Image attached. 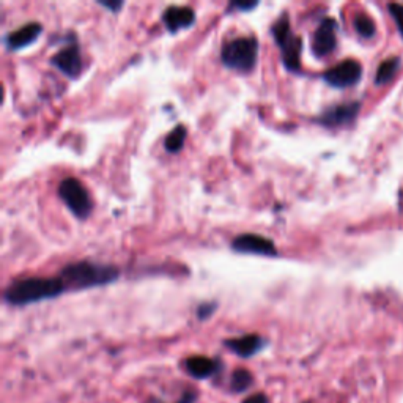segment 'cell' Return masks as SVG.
I'll return each mask as SVG.
<instances>
[{"label": "cell", "mask_w": 403, "mask_h": 403, "mask_svg": "<svg viewBox=\"0 0 403 403\" xmlns=\"http://www.w3.org/2000/svg\"><path fill=\"white\" fill-rule=\"evenodd\" d=\"M57 278L63 282L66 290H86L116 282L120 278V269L113 264L82 260L65 264Z\"/></svg>", "instance_id": "6da1fadb"}, {"label": "cell", "mask_w": 403, "mask_h": 403, "mask_svg": "<svg viewBox=\"0 0 403 403\" xmlns=\"http://www.w3.org/2000/svg\"><path fill=\"white\" fill-rule=\"evenodd\" d=\"M65 292L66 288L60 278H24L11 282L3 293V299L11 306H27L57 298Z\"/></svg>", "instance_id": "7a4b0ae2"}, {"label": "cell", "mask_w": 403, "mask_h": 403, "mask_svg": "<svg viewBox=\"0 0 403 403\" xmlns=\"http://www.w3.org/2000/svg\"><path fill=\"white\" fill-rule=\"evenodd\" d=\"M271 35L274 43L280 49V60L290 73H299L301 71V51H303V40L292 30L290 17L284 11L278 19L273 22Z\"/></svg>", "instance_id": "3957f363"}, {"label": "cell", "mask_w": 403, "mask_h": 403, "mask_svg": "<svg viewBox=\"0 0 403 403\" xmlns=\"http://www.w3.org/2000/svg\"><path fill=\"white\" fill-rule=\"evenodd\" d=\"M258 58V41L255 37H238L227 41L221 49V60L228 70L251 73Z\"/></svg>", "instance_id": "277c9868"}, {"label": "cell", "mask_w": 403, "mask_h": 403, "mask_svg": "<svg viewBox=\"0 0 403 403\" xmlns=\"http://www.w3.org/2000/svg\"><path fill=\"white\" fill-rule=\"evenodd\" d=\"M58 197L62 198L65 207L73 213L74 218L77 219H87L92 214L93 203L90 194L79 180L68 177L60 182L58 184Z\"/></svg>", "instance_id": "5b68a950"}, {"label": "cell", "mask_w": 403, "mask_h": 403, "mask_svg": "<svg viewBox=\"0 0 403 403\" xmlns=\"http://www.w3.org/2000/svg\"><path fill=\"white\" fill-rule=\"evenodd\" d=\"M49 63L57 68L60 73H63L70 79H77L82 73V56H81V47L77 45L76 38H71V41L62 49L57 51L51 57Z\"/></svg>", "instance_id": "8992f818"}, {"label": "cell", "mask_w": 403, "mask_h": 403, "mask_svg": "<svg viewBox=\"0 0 403 403\" xmlns=\"http://www.w3.org/2000/svg\"><path fill=\"white\" fill-rule=\"evenodd\" d=\"M232 249L238 254H252L263 257H278V248L269 238L255 233H243L233 238Z\"/></svg>", "instance_id": "52a82bcc"}, {"label": "cell", "mask_w": 403, "mask_h": 403, "mask_svg": "<svg viewBox=\"0 0 403 403\" xmlns=\"http://www.w3.org/2000/svg\"><path fill=\"white\" fill-rule=\"evenodd\" d=\"M363 68L356 60H344L339 65L333 66L328 71H324L323 79L326 81L331 87L347 88L351 87L361 79Z\"/></svg>", "instance_id": "ba28073f"}, {"label": "cell", "mask_w": 403, "mask_h": 403, "mask_svg": "<svg viewBox=\"0 0 403 403\" xmlns=\"http://www.w3.org/2000/svg\"><path fill=\"white\" fill-rule=\"evenodd\" d=\"M335 35H338V22L333 17H324L320 26L317 27L314 38H312V51H314L315 57H326L335 49V46H338Z\"/></svg>", "instance_id": "9c48e42d"}, {"label": "cell", "mask_w": 403, "mask_h": 403, "mask_svg": "<svg viewBox=\"0 0 403 403\" xmlns=\"http://www.w3.org/2000/svg\"><path fill=\"white\" fill-rule=\"evenodd\" d=\"M43 33V26L40 22H29L13 32L7 33L3 37V43L8 51H19L22 47H27L38 40Z\"/></svg>", "instance_id": "30bf717a"}, {"label": "cell", "mask_w": 403, "mask_h": 403, "mask_svg": "<svg viewBox=\"0 0 403 403\" xmlns=\"http://www.w3.org/2000/svg\"><path fill=\"white\" fill-rule=\"evenodd\" d=\"M359 112V103H347V104H338L329 107L324 111L320 117L317 118V122L326 126V128H334V126H344L350 125L354 118H356Z\"/></svg>", "instance_id": "8fae6325"}, {"label": "cell", "mask_w": 403, "mask_h": 403, "mask_svg": "<svg viewBox=\"0 0 403 403\" xmlns=\"http://www.w3.org/2000/svg\"><path fill=\"white\" fill-rule=\"evenodd\" d=\"M162 22L171 33H178L184 29H189L196 22V11L189 7H167L162 11Z\"/></svg>", "instance_id": "7c38bea8"}, {"label": "cell", "mask_w": 403, "mask_h": 403, "mask_svg": "<svg viewBox=\"0 0 403 403\" xmlns=\"http://www.w3.org/2000/svg\"><path fill=\"white\" fill-rule=\"evenodd\" d=\"M264 344H267L264 339L257 334H248V335H243V338H237V339H227L224 342V345L228 348V350L233 351L235 354H238V356H242V358L254 356V354L263 350Z\"/></svg>", "instance_id": "4fadbf2b"}, {"label": "cell", "mask_w": 403, "mask_h": 403, "mask_svg": "<svg viewBox=\"0 0 403 403\" xmlns=\"http://www.w3.org/2000/svg\"><path fill=\"white\" fill-rule=\"evenodd\" d=\"M219 369V363L216 359L207 356H192L186 359V370L191 377L197 380H205V378L214 375Z\"/></svg>", "instance_id": "5bb4252c"}, {"label": "cell", "mask_w": 403, "mask_h": 403, "mask_svg": "<svg viewBox=\"0 0 403 403\" xmlns=\"http://www.w3.org/2000/svg\"><path fill=\"white\" fill-rule=\"evenodd\" d=\"M186 136H188V129L184 125H178L173 128L169 134H167L164 141V148L169 153H178L180 150L184 147Z\"/></svg>", "instance_id": "9a60e30c"}, {"label": "cell", "mask_w": 403, "mask_h": 403, "mask_svg": "<svg viewBox=\"0 0 403 403\" xmlns=\"http://www.w3.org/2000/svg\"><path fill=\"white\" fill-rule=\"evenodd\" d=\"M252 381H254V377H252L249 370L237 369L232 374L230 388L233 393H244V390H248L251 388Z\"/></svg>", "instance_id": "2e32d148"}, {"label": "cell", "mask_w": 403, "mask_h": 403, "mask_svg": "<svg viewBox=\"0 0 403 403\" xmlns=\"http://www.w3.org/2000/svg\"><path fill=\"white\" fill-rule=\"evenodd\" d=\"M354 29L364 38H372L375 35V24L367 15H358L354 17Z\"/></svg>", "instance_id": "e0dca14e"}, {"label": "cell", "mask_w": 403, "mask_h": 403, "mask_svg": "<svg viewBox=\"0 0 403 403\" xmlns=\"http://www.w3.org/2000/svg\"><path fill=\"white\" fill-rule=\"evenodd\" d=\"M397 66H399V60H397V58L384 60V62L380 66H378L377 84H384V82H388V81L393 79Z\"/></svg>", "instance_id": "ac0fdd59"}, {"label": "cell", "mask_w": 403, "mask_h": 403, "mask_svg": "<svg viewBox=\"0 0 403 403\" xmlns=\"http://www.w3.org/2000/svg\"><path fill=\"white\" fill-rule=\"evenodd\" d=\"M389 11H390V15H393L394 21L397 22V27H399L400 33L403 35V5H399V3L389 5Z\"/></svg>", "instance_id": "d6986e66"}, {"label": "cell", "mask_w": 403, "mask_h": 403, "mask_svg": "<svg viewBox=\"0 0 403 403\" xmlns=\"http://www.w3.org/2000/svg\"><path fill=\"white\" fill-rule=\"evenodd\" d=\"M216 310V304L214 303H202L197 308V317L198 320H207V318L212 317Z\"/></svg>", "instance_id": "ffe728a7"}, {"label": "cell", "mask_w": 403, "mask_h": 403, "mask_svg": "<svg viewBox=\"0 0 403 403\" xmlns=\"http://www.w3.org/2000/svg\"><path fill=\"white\" fill-rule=\"evenodd\" d=\"M258 5V2H232L230 7H228V13L232 10H239V11H251L254 10Z\"/></svg>", "instance_id": "44dd1931"}, {"label": "cell", "mask_w": 403, "mask_h": 403, "mask_svg": "<svg viewBox=\"0 0 403 403\" xmlns=\"http://www.w3.org/2000/svg\"><path fill=\"white\" fill-rule=\"evenodd\" d=\"M98 3L101 5V7L111 10L112 13H118V11L122 10L123 5H125V3L122 2V0H118V2H106V0H100Z\"/></svg>", "instance_id": "7402d4cb"}, {"label": "cell", "mask_w": 403, "mask_h": 403, "mask_svg": "<svg viewBox=\"0 0 403 403\" xmlns=\"http://www.w3.org/2000/svg\"><path fill=\"white\" fill-rule=\"evenodd\" d=\"M243 403H269V400L264 394H254L248 397V399H246Z\"/></svg>", "instance_id": "603a6c76"}, {"label": "cell", "mask_w": 403, "mask_h": 403, "mask_svg": "<svg viewBox=\"0 0 403 403\" xmlns=\"http://www.w3.org/2000/svg\"><path fill=\"white\" fill-rule=\"evenodd\" d=\"M194 399H196V395H194V394H191V393H186V394L183 395V399L180 400L178 403H192V402H194Z\"/></svg>", "instance_id": "cb8c5ba5"}]
</instances>
